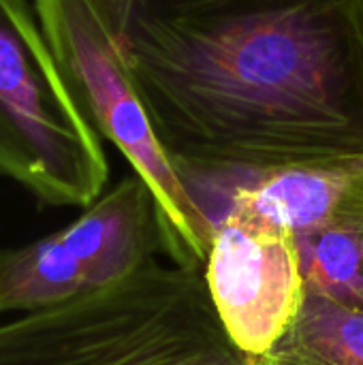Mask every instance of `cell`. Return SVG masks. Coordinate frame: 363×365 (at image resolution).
<instances>
[{
	"mask_svg": "<svg viewBox=\"0 0 363 365\" xmlns=\"http://www.w3.org/2000/svg\"><path fill=\"white\" fill-rule=\"evenodd\" d=\"M295 237L306 291L363 312V178L323 222Z\"/></svg>",
	"mask_w": 363,
	"mask_h": 365,
	"instance_id": "obj_7",
	"label": "cell"
},
{
	"mask_svg": "<svg viewBox=\"0 0 363 365\" xmlns=\"http://www.w3.org/2000/svg\"><path fill=\"white\" fill-rule=\"evenodd\" d=\"M58 231L92 291L135 274L163 248L154 197L137 173L120 180Z\"/></svg>",
	"mask_w": 363,
	"mask_h": 365,
	"instance_id": "obj_6",
	"label": "cell"
},
{
	"mask_svg": "<svg viewBox=\"0 0 363 365\" xmlns=\"http://www.w3.org/2000/svg\"><path fill=\"white\" fill-rule=\"evenodd\" d=\"M92 293L86 272L60 231L0 248V314H32Z\"/></svg>",
	"mask_w": 363,
	"mask_h": 365,
	"instance_id": "obj_8",
	"label": "cell"
},
{
	"mask_svg": "<svg viewBox=\"0 0 363 365\" xmlns=\"http://www.w3.org/2000/svg\"><path fill=\"white\" fill-rule=\"evenodd\" d=\"M43 34L79 111L111 141L150 188L163 250L178 265L205 267L216 222L163 150L124 73L105 26L88 0H32Z\"/></svg>",
	"mask_w": 363,
	"mask_h": 365,
	"instance_id": "obj_4",
	"label": "cell"
},
{
	"mask_svg": "<svg viewBox=\"0 0 363 365\" xmlns=\"http://www.w3.org/2000/svg\"><path fill=\"white\" fill-rule=\"evenodd\" d=\"M203 276L223 327L255 361L282 340L308 295L295 233L235 214L216 218Z\"/></svg>",
	"mask_w": 363,
	"mask_h": 365,
	"instance_id": "obj_5",
	"label": "cell"
},
{
	"mask_svg": "<svg viewBox=\"0 0 363 365\" xmlns=\"http://www.w3.org/2000/svg\"><path fill=\"white\" fill-rule=\"evenodd\" d=\"M259 365H363V312L308 293L282 340Z\"/></svg>",
	"mask_w": 363,
	"mask_h": 365,
	"instance_id": "obj_9",
	"label": "cell"
},
{
	"mask_svg": "<svg viewBox=\"0 0 363 365\" xmlns=\"http://www.w3.org/2000/svg\"><path fill=\"white\" fill-rule=\"evenodd\" d=\"M0 178L39 205L79 210L109 180L101 137L66 88L30 0H0Z\"/></svg>",
	"mask_w": 363,
	"mask_h": 365,
	"instance_id": "obj_3",
	"label": "cell"
},
{
	"mask_svg": "<svg viewBox=\"0 0 363 365\" xmlns=\"http://www.w3.org/2000/svg\"><path fill=\"white\" fill-rule=\"evenodd\" d=\"M193 190L363 156V0H88Z\"/></svg>",
	"mask_w": 363,
	"mask_h": 365,
	"instance_id": "obj_1",
	"label": "cell"
},
{
	"mask_svg": "<svg viewBox=\"0 0 363 365\" xmlns=\"http://www.w3.org/2000/svg\"><path fill=\"white\" fill-rule=\"evenodd\" d=\"M0 365H259L212 304L201 267L150 259L66 304L0 323Z\"/></svg>",
	"mask_w": 363,
	"mask_h": 365,
	"instance_id": "obj_2",
	"label": "cell"
}]
</instances>
